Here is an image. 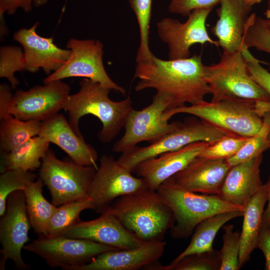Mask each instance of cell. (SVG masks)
I'll list each match as a JSON object with an SVG mask.
<instances>
[{
  "label": "cell",
  "mask_w": 270,
  "mask_h": 270,
  "mask_svg": "<svg viewBox=\"0 0 270 270\" xmlns=\"http://www.w3.org/2000/svg\"><path fill=\"white\" fill-rule=\"evenodd\" d=\"M166 242H145L129 249L116 250L103 252L90 262L74 270H137L158 262L162 256Z\"/></svg>",
  "instance_id": "obj_20"
},
{
  "label": "cell",
  "mask_w": 270,
  "mask_h": 270,
  "mask_svg": "<svg viewBox=\"0 0 270 270\" xmlns=\"http://www.w3.org/2000/svg\"><path fill=\"white\" fill-rule=\"evenodd\" d=\"M249 138L229 133L210 144L198 156L206 158L228 160L239 152Z\"/></svg>",
  "instance_id": "obj_37"
},
{
  "label": "cell",
  "mask_w": 270,
  "mask_h": 270,
  "mask_svg": "<svg viewBox=\"0 0 270 270\" xmlns=\"http://www.w3.org/2000/svg\"><path fill=\"white\" fill-rule=\"evenodd\" d=\"M36 176L31 171L20 170H8L0 176V216L6 211L7 198L12 192L24 191L27 186L35 181Z\"/></svg>",
  "instance_id": "obj_34"
},
{
  "label": "cell",
  "mask_w": 270,
  "mask_h": 270,
  "mask_svg": "<svg viewBox=\"0 0 270 270\" xmlns=\"http://www.w3.org/2000/svg\"><path fill=\"white\" fill-rule=\"evenodd\" d=\"M11 86L6 84L0 85V120L10 115L8 113V109L12 95L10 90Z\"/></svg>",
  "instance_id": "obj_42"
},
{
  "label": "cell",
  "mask_w": 270,
  "mask_h": 270,
  "mask_svg": "<svg viewBox=\"0 0 270 270\" xmlns=\"http://www.w3.org/2000/svg\"><path fill=\"white\" fill-rule=\"evenodd\" d=\"M268 8L265 12L266 21L268 27L270 28V0H267Z\"/></svg>",
  "instance_id": "obj_44"
},
{
  "label": "cell",
  "mask_w": 270,
  "mask_h": 270,
  "mask_svg": "<svg viewBox=\"0 0 270 270\" xmlns=\"http://www.w3.org/2000/svg\"><path fill=\"white\" fill-rule=\"evenodd\" d=\"M243 212L234 210L222 212L202 220L196 227L188 246L172 262L188 254L212 250L213 241L219 230L228 221L242 216Z\"/></svg>",
  "instance_id": "obj_27"
},
{
  "label": "cell",
  "mask_w": 270,
  "mask_h": 270,
  "mask_svg": "<svg viewBox=\"0 0 270 270\" xmlns=\"http://www.w3.org/2000/svg\"><path fill=\"white\" fill-rule=\"evenodd\" d=\"M26 62L24 50L15 46H2L0 48V77L6 78L12 88H15L19 82L15 77L16 72L24 70Z\"/></svg>",
  "instance_id": "obj_35"
},
{
  "label": "cell",
  "mask_w": 270,
  "mask_h": 270,
  "mask_svg": "<svg viewBox=\"0 0 270 270\" xmlns=\"http://www.w3.org/2000/svg\"><path fill=\"white\" fill-rule=\"evenodd\" d=\"M148 188L144 180L135 177L111 156L100 159L88 190V196L94 202L96 213H103L117 198Z\"/></svg>",
  "instance_id": "obj_13"
},
{
  "label": "cell",
  "mask_w": 270,
  "mask_h": 270,
  "mask_svg": "<svg viewBox=\"0 0 270 270\" xmlns=\"http://www.w3.org/2000/svg\"><path fill=\"white\" fill-rule=\"evenodd\" d=\"M103 44L98 40L70 38L66 48L71 51L66 62L44 78V84L72 77H82L100 83L124 96L126 90L108 76L103 63Z\"/></svg>",
  "instance_id": "obj_11"
},
{
  "label": "cell",
  "mask_w": 270,
  "mask_h": 270,
  "mask_svg": "<svg viewBox=\"0 0 270 270\" xmlns=\"http://www.w3.org/2000/svg\"><path fill=\"white\" fill-rule=\"evenodd\" d=\"M30 228L24 192L15 191L8 196L5 212L0 220V270L6 269L8 260H12L18 269H29L21 252L30 240L28 232Z\"/></svg>",
  "instance_id": "obj_14"
},
{
  "label": "cell",
  "mask_w": 270,
  "mask_h": 270,
  "mask_svg": "<svg viewBox=\"0 0 270 270\" xmlns=\"http://www.w3.org/2000/svg\"><path fill=\"white\" fill-rule=\"evenodd\" d=\"M268 186V205L264 210L262 216V224L270 230V176L266 182Z\"/></svg>",
  "instance_id": "obj_43"
},
{
  "label": "cell",
  "mask_w": 270,
  "mask_h": 270,
  "mask_svg": "<svg viewBox=\"0 0 270 270\" xmlns=\"http://www.w3.org/2000/svg\"><path fill=\"white\" fill-rule=\"evenodd\" d=\"M24 249L42 258L49 266L65 270H74L103 252L119 250L86 239L62 236L53 238L39 236L25 245Z\"/></svg>",
  "instance_id": "obj_10"
},
{
  "label": "cell",
  "mask_w": 270,
  "mask_h": 270,
  "mask_svg": "<svg viewBox=\"0 0 270 270\" xmlns=\"http://www.w3.org/2000/svg\"><path fill=\"white\" fill-rule=\"evenodd\" d=\"M211 143L198 142L182 148L144 160L134 172L142 178L148 188L156 190L166 180L181 170Z\"/></svg>",
  "instance_id": "obj_19"
},
{
  "label": "cell",
  "mask_w": 270,
  "mask_h": 270,
  "mask_svg": "<svg viewBox=\"0 0 270 270\" xmlns=\"http://www.w3.org/2000/svg\"><path fill=\"white\" fill-rule=\"evenodd\" d=\"M170 108L168 98L156 92L150 105L141 110L132 108L124 124V133L114 144L113 152L122 154L142 142L152 143L176 129L181 122L170 123L165 116Z\"/></svg>",
  "instance_id": "obj_9"
},
{
  "label": "cell",
  "mask_w": 270,
  "mask_h": 270,
  "mask_svg": "<svg viewBox=\"0 0 270 270\" xmlns=\"http://www.w3.org/2000/svg\"><path fill=\"white\" fill-rule=\"evenodd\" d=\"M268 186L266 183L244 206L238 257L240 268L250 260L251 254L257 248L262 225L264 207L268 200Z\"/></svg>",
  "instance_id": "obj_24"
},
{
  "label": "cell",
  "mask_w": 270,
  "mask_h": 270,
  "mask_svg": "<svg viewBox=\"0 0 270 270\" xmlns=\"http://www.w3.org/2000/svg\"><path fill=\"white\" fill-rule=\"evenodd\" d=\"M36 22L30 28H22L14 34V39L22 47L26 66L24 70L36 72L40 68L47 74L56 72L68 60L71 51L58 48L52 37L38 35Z\"/></svg>",
  "instance_id": "obj_17"
},
{
  "label": "cell",
  "mask_w": 270,
  "mask_h": 270,
  "mask_svg": "<svg viewBox=\"0 0 270 270\" xmlns=\"http://www.w3.org/2000/svg\"><path fill=\"white\" fill-rule=\"evenodd\" d=\"M50 144L44 138L37 136L4 154L1 172L8 170L32 171L40 168Z\"/></svg>",
  "instance_id": "obj_25"
},
{
  "label": "cell",
  "mask_w": 270,
  "mask_h": 270,
  "mask_svg": "<svg viewBox=\"0 0 270 270\" xmlns=\"http://www.w3.org/2000/svg\"><path fill=\"white\" fill-rule=\"evenodd\" d=\"M150 63H137L134 78L138 81L136 92L154 88L170 100V108L195 104L210 94L204 76L201 55L188 58L164 60L152 56Z\"/></svg>",
  "instance_id": "obj_1"
},
{
  "label": "cell",
  "mask_w": 270,
  "mask_h": 270,
  "mask_svg": "<svg viewBox=\"0 0 270 270\" xmlns=\"http://www.w3.org/2000/svg\"><path fill=\"white\" fill-rule=\"evenodd\" d=\"M222 230V246L219 251L220 259V270H238L240 244V232L234 231V225L224 224Z\"/></svg>",
  "instance_id": "obj_36"
},
{
  "label": "cell",
  "mask_w": 270,
  "mask_h": 270,
  "mask_svg": "<svg viewBox=\"0 0 270 270\" xmlns=\"http://www.w3.org/2000/svg\"><path fill=\"white\" fill-rule=\"evenodd\" d=\"M241 50L250 76L270 95V71L261 65L262 62L255 58L246 46H244Z\"/></svg>",
  "instance_id": "obj_39"
},
{
  "label": "cell",
  "mask_w": 270,
  "mask_h": 270,
  "mask_svg": "<svg viewBox=\"0 0 270 270\" xmlns=\"http://www.w3.org/2000/svg\"><path fill=\"white\" fill-rule=\"evenodd\" d=\"M247 5L252 7L254 4H260L262 0H242Z\"/></svg>",
  "instance_id": "obj_45"
},
{
  "label": "cell",
  "mask_w": 270,
  "mask_h": 270,
  "mask_svg": "<svg viewBox=\"0 0 270 270\" xmlns=\"http://www.w3.org/2000/svg\"><path fill=\"white\" fill-rule=\"evenodd\" d=\"M79 84V90L70 95L64 108L68 114L70 126L78 136L83 137L79 130V120L84 116L92 114L102 124L98 134V140L102 143L112 141L124 127L133 108L130 97L115 102L108 96L111 90L98 82L84 78Z\"/></svg>",
  "instance_id": "obj_3"
},
{
  "label": "cell",
  "mask_w": 270,
  "mask_h": 270,
  "mask_svg": "<svg viewBox=\"0 0 270 270\" xmlns=\"http://www.w3.org/2000/svg\"><path fill=\"white\" fill-rule=\"evenodd\" d=\"M232 167L226 160L198 156L162 184L194 192L218 195Z\"/></svg>",
  "instance_id": "obj_16"
},
{
  "label": "cell",
  "mask_w": 270,
  "mask_h": 270,
  "mask_svg": "<svg viewBox=\"0 0 270 270\" xmlns=\"http://www.w3.org/2000/svg\"><path fill=\"white\" fill-rule=\"evenodd\" d=\"M40 177L56 206L90 198L88 190L96 168L58 159L50 149L42 160Z\"/></svg>",
  "instance_id": "obj_7"
},
{
  "label": "cell",
  "mask_w": 270,
  "mask_h": 270,
  "mask_svg": "<svg viewBox=\"0 0 270 270\" xmlns=\"http://www.w3.org/2000/svg\"><path fill=\"white\" fill-rule=\"evenodd\" d=\"M87 209H95L94 202L90 198L60 206L50 220L46 236H62L66 230L81 220V212Z\"/></svg>",
  "instance_id": "obj_29"
},
{
  "label": "cell",
  "mask_w": 270,
  "mask_h": 270,
  "mask_svg": "<svg viewBox=\"0 0 270 270\" xmlns=\"http://www.w3.org/2000/svg\"><path fill=\"white\" fill-rule=\"evenodd\" d=\"M254 102L231 99L203 100L190 106L168 109L164 114L168 120L177 114H190L228 133L251 137L260 130L263 122L256 112Z\"/></svg>",
  "instance_id": "obj_6"
},
{
  "label": "cell",
  "mask_w": 270,
  "mask_h": 270,
  "mask_svg": "<svg viewBox=\"0 0 270 270\" xmlns=\"http://www.w3.org/2000/svg\"><path fill=\"white\" fill-rule=\"evenodd\" d=\"M217 10L218 20L211 28L223 52H234L244 46L246 22L252 10L242 0H221Z\"/></svg>",
  "instance_id": "obj_22"
},
{
  "label": "cell",
  "mask_w": 270,
  "mask_h": 270,
  "mask_svg": "<svg viewBox=\"0 0 270 270\" xmlns=\"http://www.w3.org/2000/svg\"><path fill=\"white\" fill-rule=\"evenodd\" d=\"M204 76L212 95L211 102L270 101V95L250 76L241 50L223 52L218 62L204 65Z\"/></svg>",
  "instance_id": "obj_4"
},
{
  "label": "cell",
  "mask_w": 270,
  "mask_h": 270,
  "mask_svg": "<svg viewBox=\"0 0 270 270\" xmlns=\"http://www.w3.org/2000/svg\"><path fill=\"white\" fill-rule=\"evenodd\" d=\"M212 10H194L184 22L170 18H164L157 22L158 34L168 46L169 60L189 58L190 48L195 44L208 43L218 46V41L210 37L206 28V21Z\"/></svg>",
  "instance_id": "obj_15"
},
{
  "label": "cell",
  "mask_w": 270,
  "mask_h": 270,
  "mask_svg": "<svg viewBox=\"0 0 270 270\" xmlns=\"http://www.w3.org/2000/svg\"><path fill=\"white\" fill-rule=\"evenodd\" d=\"M106 210L144 242L162 240L175 222L171 210L158 192L148 188L117 198Z\"/></svg>",
  "instance_id": "obj_2"
},
{
  "label": "cell",
  "mask_w": 270,
  "mask_h": 270,
  "mask_svg": "<svg viewBox=\"0 0 270 270\" xmlns=\"http://www.w3.org/2000/svg\"><path fill=\"white\" fill-rule=\"evenodd\" d=\"M262 120V125L260 130L249 138L236 155L226 160L231 166L260 155L270 148V112L263 117Z\"/></svg>",
  "instance_id": "obj_32"
},
{
  "label": "cell",
  "mask_w": 270,
  "mask_h": 270,
  "mask_svg": "<svg viewBox=\"0 0 270 270\" xmlns=\"http://www.w3.org/2000/svg\"><path fill=\"white\" fill-rule=\"evenodd\" d=\"M221 0H170L168 5L170 12L182 16H188L197 9L213 8Z\"/></svg>",
  "instance_id": "obj_40"
},
{
  "label": "cell",
  "mask_w": 270,
  "mask_h": 270,
  "mask_svg": "<svg viewBox=\"0 0 270 270\" xmlns=\"http://www.w3.org/2000/svg\"><path fill=\"white\" fill-rule=\"evenodd\" d=\"M152 0H128L137 20L140 32V44L136 62L150 63L153 54L149 48L150 26Z\"/></svg>",
  "instance_id": "obj_31"
},
{
  "label": "cell",
  "mask_w": 270,
  "mask_h": 270,
  "mask_svg": "<svg viewBox=\"0 0 270 270\" xmlns=\"http://www.w3.org/2000/svg\"><path fill=\"white\" fill-rule=\"evenodd\" d=\"M38 136L60 147L73 162L98 168L96 150L76 133L62 114H58L42 122Z\"/></svg>",
  "instance_id": "obj_21"
},
{
  "label": "cell",
  "mask_w": 270,
  "mask_h": 270,
  "mask_svg": "<svg viewBox=\"0 0 270 270\" xmlns=\"http://www.w3.org/2000/svg\"><path fill=\"white\" fill-rule=\"evenodd\" d=\"M42 124V122L38 120H22L11 115L1 120L0 145L2 152L8 153L38 136Z\"/></svg>",
  "instance_id": "obj_28"
},
{
  "label": "cell",
  "mask_w": 270,
  "mask_h": 270,
  "mask_svg": "<svg viewBox=\"0 0 270 270\" xmlns=\"http://www.w3.org/2000/svg\"><path fill=\"white\" fill-rule=\"evenodd\" d=\"M219 251L211 250L186 255L178 260L162 265L156 262L144 268L149 270H220Z\"/></svg>",
  "instance_id": "obj_30"
},
{
  "label": "cell",
  "mask_w": 270,
  "mask_h": 270,
  "mask_svg": "<svg viewBox=\"0 0 270 270\" xmlns=\"http://www.w3.org/2000/svg\"><path fill=\"white\" fill-rule=\"evenodd\" d=\"M262 160V154L232 166L218 196L226 202L244 208L264 184L260 175Z\"/></svg>",
  "instance_id": "obj_23"
},
{
  "label": "cell",
  "mask_w": 270,
  "mask_h": 270,
  "mask_svg": "<svg viewBox=\"0 0 270 270\" xmlns=\"http://www.w3.org/2000/svg\"><path fill=\"white\" fill-rule=\"evenodd\" d=\"M243 44L248 48H254L270 54V28L265 19L254 12L250 14L244 28Z\"/></svg>",
  "instance_id": "obj_33"
},
{
  "label": "cell",
  "mask_w": 270,
  "mask_h": 270,
  "mask_svg": "<svg viewBox=\"0 0 270 270\" xmlns=\"http://www.w3.org/2000/svg\"><path fill=\"white\" fill-rule=\"evenodd\" d=\"M48 0H0V38L8 34V29L4 21V14H15L18 8L30 12L32 6L40 7L46 4Z\"/></svg>",
  "instance_id": "obj_38"
},
{
  "label": "cell",
  "mask_w": 270,
  "mask_h": 270,
  "mask_svg": "<svg viewBox=\"0 0 270 270\" xmlns=\"http://www.w3.org/2000/svg\"><path fill=\"white\" fill-rule=\"evenodd\" d=\"M257 248L262 252L265 260V270H270V230L262 224L257 243Z\"/></svg>",
  "instance_id": "obj_41"
},
{
  "label": "cell",
  "mask_w": 270,
  "mask_h": 270,
  "mask_svg": "<svg viewBox=\"0 0 270 270\" xmlns=\"http://www.w3.org/2000/svg\"><path fill=\"white\" fill-rule=\"evenodd\" d=\"M62 236L92 240L119 250L138 247L144 242L127 230L118 218L106 210L97 218L78 222Z\"/></svg>",
  "instance_id": "obj_18"
},
{
  "label": "cell",
  "mask_w": 270,
  "mask_h": 270,
  "mask_svg": "<svg viewBox=\"0 0 270 270\" xmlns=\"http://www.w3.org/2000/svg\"><path fill=\"white\" fill-rule=\"evenodd\" d=\"M44 185L40 178L29 184L23 191L28 219L34 232L38 236H46L52 216L58 207L49 202L42 194Z\"/></svg>",
  "instance_id": "obj_26"
},
{
  "label": "cell",
  "mask_w": 270,
  "mask_h": 270,
  "mask_svg": "<svg viewBox=\"0 0 270 270\" xmlns=\"http://www.w3.org/2000/svg\"><path fill=\"white\" fill-rule=\"evenodd\" d=\"M228 134L203 120H187L181 122L176 129L150 145L136 146L122 153L118 160L132 172L136 166L144 160L180 150L193 142H206L212 144Z\"/></svg>",
  "instance_id": "obj_8"
},
{
  "label": "cell",
  "mask_w": 270,
  "mask_h": 270,
  "mask_svg": "<svg viewBox=\"0 0 270 270\" xmlns=\"http://www.w3.org/2000/svg\"><path fill=\"white\" fill-rule=\"evenodd\" d=\"M171 210L174 224L170 229L172 238H186L202 220L214 215L234 210L244 212L218 195L198 194L162 184L156 190Z\"/></svg>",
  "instance_id": "obj_5"
},
{
  "label": "cell",
  "mask_w": 270,
  "mask_h": 270,
  "mask_svg": "<svg viewBox=\"0 0 270 270\" xmlns=\"http://www.w3.org/2000/svg\"><path fill=\"white\" fill-rule=\"evenodd\" d=\"M70 90L68 84L57 80L28 90H16L10 101L8 113L22 120L42 122L64 108Z\"/></svg>",
  "instance_id": "obj_12"
}]
</instances>
